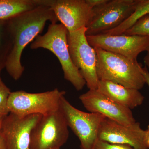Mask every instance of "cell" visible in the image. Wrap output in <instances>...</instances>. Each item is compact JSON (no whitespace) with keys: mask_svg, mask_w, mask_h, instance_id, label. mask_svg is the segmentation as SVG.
<instances>
[{"mask_svg":"<svg viewBox=\"0 0 149 149\" xmlns=\"http://www.w3.org/2000/svg\"><path fill=\"white\" fill-rule=\"evenodd\" d=\"M13 46L9 19L0 20V72L5 68Z\"/></svg>","mask_w":149,"mask_h":149,"instance_id":"obj_16","label":"cell"},{"mask_svg":"<svg viewBox=\"0 0 149 149\" xmlns=\"http://www.w3.org/2000/svg\"><path fill=\"white\" fill-rule=\"evenodd\" d=\"M48 21L52 24L58 20L49 7L42 5L9 19L13 46L5 68L14 80H19L24 72L21 58L24 48L42 32Z\"/></svg>","mask_w":149,"mask_h":149,"instance_id":"obj_1","label":"cell"},{"mask_svg":"<svg viewBox=\"0 0 149 149\" xmlns=\"http://www.w3.org/2000/svg\"><path fill=\"white\" fill-rule=\"evenodd\" d=\"M38 3L49 7L69 32L87 27L93 15L86 0H38Z\"/></svg>","mask_w":149,"mask_h":149,"instance_id":"obj_10","label":"cell"},{"mask_svg":"<svg viewBox=\"0 0 149 149\" xmlns=\"http://www.w3.org/2000/svg\"><path fill=\"white\" fill-rule=\"evenodd\" d=\"M97 90L113 101L130 110L141 106L145 100L139 90L111 81L100 80Z\"/></svg>","mask_w":149,"mask_h":149,"instance_id":"obj_14","label":"cell"},{"mask_svg":"<svg viewBox=\"0 0 149 149\" xmlns=\"http://www.w3.org/2000/svg\"><path fill=\"white\" fill-rule=\"evenodd\" d=\"M66 92L56 88L52 91L32 93L23 91L11 92L8 99L10 113L20 117L30 115H45L58 110Z\"/></svg>","mask_w":149,"mask_h":149,"instance_id":"obj_4","label":"cell"},{"mask_svg":"<svg viewBox=\"0 0 149 149\" xmlns=\"http://www.w3.org/2000/svg\"><path fill=\"white\" fill-rule=\"evenodd\" d=\"M144 62L149 72V50L147 51L146 55L144 57Z\"/></svg>","mask_w":149,"mask_h":149,"instance_id":"obj_25","label":"cell"},{"mask_svg":"<svg viewBox=\"0 0 149 149\" xmlns=\"http://www.w3.org/2000/svg\"><path fill=\"white\" fill-rule=\"evenodd\" d=\"M148 13L149 0H139L134 12L127 19L118 27L102 34L111 35H121L132 27L139 19Z\"/></svg>","mask_w":149,"mask_h":149,"instance_id":"obj_17","label":"cell"},{"mask_svg":"<svg viewBox=\"0 0 149 149\" xmlns=\"http://www.w3.org/2000/svg\"><path fill=\"white\" fill-rule=\"evenodd\" d=\"M97 54V72L100 80L117 83L126 88L139 90L146 84L142 66L137 60L95 48Z\"/></svg>","mask_w":149,"mask_h":149,"instance_id":"obj_2","label":"cell"},{"mask_svg":"<svg viewBox=\"0 0 149 149\" xmlns=\"http://www.w3.org/2000/svg\"><path fill=\"white\" fill-rule=\"evenodd\" d=\"M39 6L38 0H0V20H8Z\"/></svg>","mask_w":149,"mask_h":149,"instance_id":"obj_15","label":"cell"},{"mask_svg":"<svg viewBox=\"0 0 149 149\" xmlns=\"http://www.w3.org/2000/svg\"><path fill=\"white\" fill-rule=\"evenodd\" d=\"M60 108L63 113L68 126L80 140V149H93L98 139L100 125L105 116L78 109L65 96L61 99Z\"/></svg>","mask_w":149,"mask_h":149,"instance_id":"obj_7","label":"cell"},{"mask_svg":"<svg viewBox=\"0 0 149 149\" xmlns=\"http://www.w3.org/2000/svg\"><path fill=\"white\" fill-rule=\"evenodd\" d=\"M42 116L35 114L20 117L10 113L3 118L1 133L6 149H30L32 130Z\"/></svg>","mask_w":149,"mask_h":149,"instance_id":"obj_11","label":"cell"},{"mask_svg":"<svg viewBox=\"0 0 149 149\" xmlns=\"http://www.w3.org/2000/svg\"><path fill=\"white\" fill-rule=\"evenodd\" d=\"M79 99L90 112L102 115L126 126L137 122L131 110L113 101L97 90H89L80 95Z\"/></svg>","mask_w":149,"mask_h":149,"instance_id":"obj_12","label":"cell"},{"mask_svg":"<svg viewBox=\"0 0 149 149\" xmlns=\"http://www.w3.org/2000/svg\"><path fill=\"white\" fill-rule=\"evenodd\" d=\"M86 37L93 47L118 54L133 60H137L139 54L149 50L148 36L101 34Z\"/></svg>","mask_w":149,"mask_h":149,"instance_id":"obj_9","label":"cell"},{"mask_svg":"<svg viewBox=\"0 0 149 149\" xmlns=\"http://www.w3.org/2000/svg\"><path fill=\"white\" fill-rule=\"evenodd\" d=\"M86 27L68 32V44L73 64L79 70L89 90H97L100 80L97 74V54L88 43Z\"/></svg>","mask_w":149,"mask_h":149,"instance_id":"obj_5","label":"cell"},{"mask_svg":"<svg viewBox=\"0 0 149 149\" xmlns=\"http://www.w3.org/2000/svg\"><path fill=\"white\" fill-rule=\"evenodd\" d=\"M144 143L147 149H149V125H148L146 130H145Z\"/></svg>","mask_w":149,"mask_h":149,"instance_id":"obj_23","label":"cell"},{"mask_svg":"<svg viewBox=\"0 0 149 149\" xmlns=\"http://www.w3.org/2000/svg\"><path fill=\"white\" fill-rule=\"evenodd\" d=\"M11 93L9 88L2 80L0 72V118H3L10 113L8 102Z\"/></svg>","mask_w":149,"mask_h":149,"instance_id":"obj_19","label":"cell"},{"mask_svg":"<svg viewBox=\"0 0 149 149\" xmlns=\"http://www.w3.org/2000/svg\"><path fill=\"white\" fill-rule=\"evenodd\" d=\"M69 136L68 127L60 108L43 115L32 130L30 149L60 148Z\"/></svg>","mask_w":149,"mask_h":149,"instance_id":"obj_6","label":"cell"},{"mask_svg":"<svg viewBox=\"0 0 149 149\" xmlns=\"http://www.w3.org/2000/svg\"><path fill=\"white\" fill-rule=\"evenodd\" d=\"M139 0H108L93 8L86 28V36L102 34L122 24L134 12Z\"/></svg>","mask_w":149,"mask_h":149,"instance_id":"obj_8","label":"cell"},{"mask_svg":"<svg viewBox=\"0 0 149 149\" xmlns=\"http://www.w3.org/2000/svg\"><path fill=\"white\" fill-rule=\"evenodd\" d=\"M141 72L145 78L146 83L149 87V72L146 67L145 66L144 67H142Z\"/></svg>","mask_w":149,"mask_h":149,"instance_id":"obj_22","label":"cell"},{"mask_svg":"<svg viewBox=\"0 0 149 149\" xmlns=\"http://www.w3.org/2000/svg\"><path fill=\"white\" fill-rule=\"evenodd\" d=\"M145 130L137 122L130 126L105 118L99 128L98 139L111 143L130 146L134 149H148L144 143Z\"/></svg>","mask_w":149,"mask_h":149,"instance_id":"obj_13","label":"cell"},{"mask_svg":"<svg viewBox=\"0 0 149 149\" xmlns=\"http://www.w3.org/2000/svg\"><path fill=\"white\" fill-rule=\"evenodd\" d=\"M68 32L62 24L52 23L45 35H38L30 45L32 49L43 48L50 51L58 59L61 64L64 77L77 91L86 85L79 70L73 64L68 49Z\"/></svg>","mask_w":149,"mask_h":149,"instance_id":"obj_3","label":"cell"},{"mask_svg":"<svg viewBox=\"0 0 149 149\" xmlns=\"http://www.w3.org/2000/svg\"><path fill=\"white\" fill-rule=\"evenodd\" d=\"M108 0H86L88 5L92 8L97 7L105 3Z\"/></svg>","mask_w":149,"mask_h":149,"instance_id":"obj_21","label":"cell"},{"mask_svg":"<svg viewBox=\"0 0 149 149\" xmlns=\"http://www.w3.org/2000/svg\"><path fill=\"white\" fill-rule=\"evenodd\" d=\"M93 149H134L130 146L121 144L111 143L98 139Z\"/></svg>","mask_w":149,"mask_h":149,"instance_id":"obj_20","label":"cell"},{"mask_svg":"<svg viewBox=\"0 0 149 149\" xmlns=\"http://www.w3.org/2000/svg\"><path fill=\"white\" fill-rule=\"evenodd\" d=\"M3 118H0V149H6L5 142L1 133V123Z\"/></svg>","mask_w":149,"mask_h":149,"instance_id":"obj_24","label":"cell"},{"mask_svg":"<svg viewBox=\"0 0 149 149\" xmlns=\"http://www.w3.org/2000/svg\"><path fill=\"white\" fill-rule=\"evenodd\" d=\"M123 34L149 37V13L139 19L132 27Z\"/></svg>","mask_w":149,"mask_h":149,"instance_id":"obj_18","label":"cell"},{"mask_svg":"<svg viewBox=\"0 0 149 149\" xmlns=\"http://www.w3.org/2000/svg\"><path fill=\"white\" fill-rule=\"evenodd\" d=\"M61 149L60 148H55V149Z\"/></svg>","mask_w":149,"mask_h":149,"instance_id":"obj_26","label":"cell"}]
</instances>
